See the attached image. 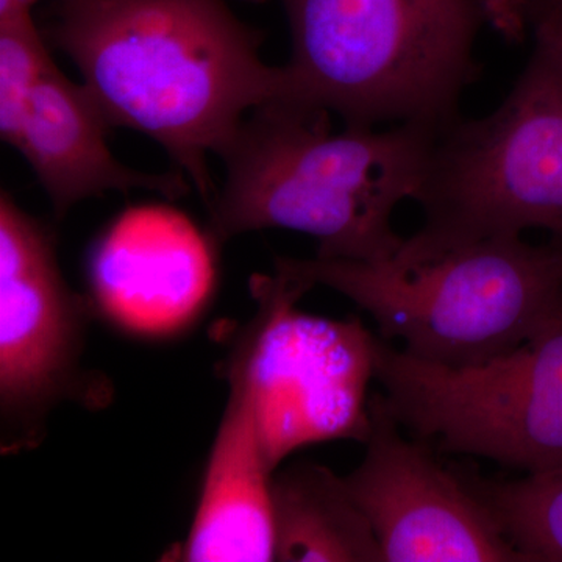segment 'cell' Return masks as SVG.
<instances>
[{"instance_id": "obj_1", "label": "cell", "mask_w": 562, "mask_h": 562, "mask_svg": "<svg viewBox=\"0 0 562 562\" xmlns=\"http://www.w3.org/2000/svg\"><path fill=\"white\" fill-rule=\"evenodd\" d=\"M50 36L111 127L165 147L209 205V155L286 98V69L261 60V33L225 0H60Z\"/></svg>"}, {"instance_id": "obj_2", "label": "cell", "mask_w": 562, "mask_h": 562, "mask_svg": "<svg viewBox=\"0 0 562 562\" xmlns=\"http://www.w3.org/2000/svg\"><path fill=\"white\" fill-rule=\"evenodd\" d=\"M439 128L402 122L333 133L328 111L266 103L222 154L227 179L209 205L210 235L225 243L283 228L316 238L317 257L391 260L405 239L392 214L416 198Z\"/></svg>"}, {"instance_id": "obj_3", "label": "cell", "mask_w": 562, "mask_h": 562, "mask_svg": "<svg viewBox=\"0 0 562 562\" xmlns=\"http://www.w3.org/2000/svg\"><path fill=\"white\" fill-rule=\"evenodd\" d=\"M276 269L339 292L384 341L447 368L497 360L562 322V235L497 236L414 266L279 257Z\"/></svg>"}, {"instance_id": "obj_4", "label": "cell", "mask_w": 562, "mask_h": 562, "mask_svg": "<svg viewBox=\"0 0 562 562\" xmlns=\"http://www.w3.org/2000/svg\"><path fill=\"white\" fill-rule=\"evenodd\" d=\"M290 22L284 101L346 127L447 124L479 79L480 0H279Z\"/></svg>"}, {"instance_id": "obj_5", "label": "cell", "mask_w": 562, "mask_h": 562, "mask_svg": "<svg viewBox=\"0 0 562 562\" xmlns=\"http://www.w3.org/2000/svg\"><path fill=\"white\" fill-rule=\"evenodd\" d=\"M414 201L424 222L397 266L531 228L562 235V61L546 43L494 113L439 128Z\"/></svg>"}, {"instance_id": "obj_6", "label": "cell", "mask_w": 562, "mask_h": 562, "mask_svg": "<svg viewBox=\"0 0 562 562\" xmlns=\"http://www.w3.org/2000/svg\"><path fill=\"white\" fill-rule=\"evenodd\" d=\"M310 290L277 269L276 276L254 277L258 310L228 360V382L249 394L272 473L303 447L364 443L371 430L375 333L358 319L301 312L297 303Z\"/></svg>"}, {"instance_id": "obj_7", "label": "cell", "mask_w": 562, "mask_h": 562, "mask_svg": "<svg viewBox=\"0 0 562 562\" xmlns=\"http://www.w3.org/2000/svg\"><path fill=\"white\" fill-rule=\"evenodd\" d=\"M373 362L391 413L419 441L524 475L562 468V322L473 368L417 360L376 333Z\"/></svg>"}, {"instance_id": "obj_8", "label": "cell", "mask_w": 562, "mask_h": 562, "mask_svg": "<svg viewBox=\"0 0 562 562\" xmlns=\"http://www.w3.org/2000/svg\"><path fill=\"white\" fill-rule=\"evenodd\" d=\"M364 458L344 476L384 562H527L465 475L409 441L382 392L369 403Z\"/></svg>"}, {"instance_id": "obj_9", "label": "cell", "mask_w": 562, "mask_h": 562, "mask_svg": "<svg viewBox=\"0 0 562 562\" xmlns=\"http://www.w3.org/2000/svg\"><path fill=\"white\" fill-rule=\"evenodd\" d=\"M87 306L63 279L54 239L0 195V406L25 443L54 406L81 392Z\"/></svg>"}, {"instance_id": "obj_10", "label": "cell", "mask_w": 562, "mask_h": 562, "mask_svg": "<svg viewBox=\"0 0 562 562\" xmlns=\"http://www.w3.org/2000/svg\"><path fill=\"white\" fill-rule=\"evenodd\" d=\"M214 244L171 206H132L92 246L88 279L94 301L133 333L180 330L213 291Z\"/></svg>"}, {"instance_id": "obj_11", "label": "cell", "mask_w": 562, "mask_h": 562, "mask_svg": "<svg viewBox=\"0 0 562 562\" xmlns=\"http://www.w3.org/2000/svg\"><path fill=\"white\" fill-rule=\"evenodd\" d=\"M109 128L87 88L52 63L32 92L14 149L31 165L58 216L110 191L149 190L168 199L190 191L179 173L139 172L117 161L106 146Z\"/></svg>"}, {"instance_id": "obj_12", "label": "cell", "mask_w": 562, "mask_h": 562, "mask_svg": "<svg viewBox=\"0 0 562 562\" xmlns=\"http://www.w3.org/2000/svg\"><path fill=\"white\" fill-rule=\"evenodd\" d=\"M211 447L201 497L180 561L266 562L276 557L272 476L262 454L250 398L241 383Z\"/></svg>"}, {"instance_id": "obj_13", "label": "cell", "mask_w": 562, "mask_h": 562, "mask_svg": "<svg viewBox=\"0 0 562 562\" xmlns=\"http://www.w3.org/2000/svg\"><path fill=\"white\" fill-rule=\"evenodd\" d=\"M276 557L281 562H384L382 547L344 476L297 462L272 476Z\"/></svg>"}, {"instance_id": "obj_14", "label": "cell", "mask_w": 562, "mask_h": 562, "mask_svg": "<svg viewBox=\"0 0 562 562\" xmlns=\"http://www.w3.org/2000/svg\"><path fill=\"white\" fill-rule=\"evenodd\" d=\"M527 562H562V468L490 480L464 473Z\"/></svg>"}, {"instance_id": "obj_15", "label": "cell", "mask_w": 562, "mask_h": 562, "mask_svg": "<svg viewBox=\"0 0 562 562\" xmlns=\"http://www.w3.org/2000/svg\"><path fill=\"white\" fill-rule=\"evenodd\" d=\"M32 11L0 18V136L16 144L33 90L52 65Z\"/></svg>"}, {"instance_id": "obj_16", "label": "cell", "mask_w": 562, "mask_h": 562, "mask_svg": "<svg viewBox=\"0 0 562 562\" xmlns=\"http://www.w3.org/2000/svg\"><path fill=\"white\" fill-rule=\"evenodd\" d=\"M487 24L508 43H522L527 33V0H480Z\"/></svg>"}, {"instance_id": "obj_17", "label": "cell", "mask_w": 562, "mask_h": 562, "mask_svg": "<svg viewBox=\"0 0 562 562\" xmlns=\"http://www.w3.org/2000/svg\"><path fill=\"white\" fill-rule=\"evenodd\" d=\"M528 27L562 61V0H527Z\"/></svg>"}, {"instance_id": "obj_18", "label": "cell", "mask_w": 562, "mask_h": 562, "mask_svg": "<svg viewBox=\"0 0 562 562\" xmlns=\"http://www.w3.org/2000/svg\"><path fill=\"white\" fill-rule=\"evenodd\" d=\"M38 2L40 0H0V18L32 11L33 5Z\"/></svg>"}]
</instances>
